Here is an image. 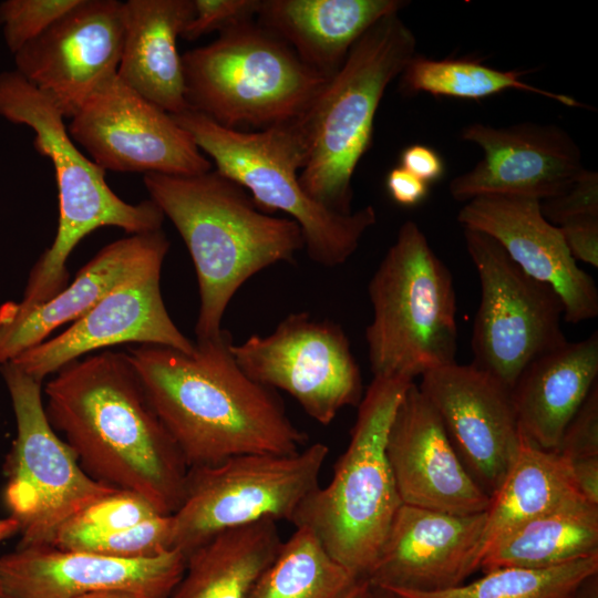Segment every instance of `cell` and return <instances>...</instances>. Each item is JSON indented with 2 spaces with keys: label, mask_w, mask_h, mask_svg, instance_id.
Returning <instances> with one entry per match:
<instances>
[{
  "label": "cell",
  "mask_w": 598,
  "mask_h": 598,
  "mask_svg": "<svg viewBox=\"0 0 598 598\" xmlns=\"http://www.w3.org/2000/svg\"><path fill=\"white\" fill-rule=\"evenodd\" d=\"M404 94L425 92L432 95L480 100L506 90H520L553 99L566 106H582L569 95L555 93L520 80L522 73L501 71L471 59L434 60L414 55L400 74Z\"/></svg>",
  "instance_id": "31"
},
{
  "label": "cell",
  "mask_w": 598,
  "mask_h": 598,
  "mask_svg": "<svg viewBox=\"0 0 598 598\" xmlns=\"http://www.w3.org/2000/svg\"><path fill=\"white\" fill-rule=\"evenodd\" d=\"M143 183L194 262L199 292L196 339L223 329L230 300L252 276L292 262L305 249L295 220L262 212L243 186L216 169L188 176L150 173Z\"/></svg>",
  "instance_id": "3"
},
{
  "label": "cell",
  "mask_w": 598,
  "mask_h": 598,
  "mask_svg": "<svg viewBox=\"0 0 598 598\" xmlns=\"http://www.w3.org/2000/svg\"><path fill=\"white\" fill-rule=\"evenodd\" d=\"M404 0H260L256 21L285 41L309 68L327 79L353 44Z\"/></svg>",
  "instance_id": "26"
},
{
  "label": "cell",
  "mask_w": 598,
  "mask_h": 598,
  "mask_svg": "<svg viewBox=\"0 0 598 598\" xmlns=\"http://www.w3.org/2000/svg\"><path fill=\"white\" fill-rule=\"evenodd\" d=\"M595 554L598 505L584 502L530 519L504 534L483 554L478 569H546Z\"/></svg>",
  "instance_id": "29"
},
{
  "label": "cell",
  "mask_w": 598,
  "mask_h": 598,
  "mask_svg": "<svg viewBox=\"0 0 598 598\" xmlns=\"http://www.w3.org/2000/svg\"><path fill=\"white\" fill-rule=\"evenodd\" d=\"M569 462L598 456V385L591 389L566 426L557 450Z\"/></svg>",
  "instance_id": "38"
},
{
  "label": "cell",
  "mask_w": 598,
  "mask_h": 598,
  "mask_svg": "<svg viewBox=\"0 0 598 598\" xmlns=\"http://www.w3.org/2000/svg\"><path fill=\"white\" fill-rule=\"evenodd\" d=\"M558 228L573 258L597 268L598 217L569 220Z\"/></svg>",
  "instance_id": "39"
},
{
  "label": "cell",
  "mask_w": 598,
  "mask_h": 598,
  "mask_svg": "<svg viewBox=\"0 0 598 598\" xmlns=\"http://www.w3.org/2000/svg\"><path fill=\"white\" fill-rule=\"evenodd\" d=\"M123 2L79 0L14 56L16 71L71 118L93 90L117 72Z\"/></svg>",
  "instance_id": "16"
},
{
  "label": "cell",
  "mask_w": 598,
  "mask_h": 598,
  "mask_svg": "<svg viewBox=\"0 0 598 598\" xmlns=\"http://www.w3.org/2000/svg\"><path fill=\"white\" fill-rule=\"evenodd\" d=\"M370 598H399V597H396L395 595L389 591L378 589V588H372Z\"/></svg>",
  "instance_id": "47"
},
{
  "label": "cell",
  "mask_w": 598,
  "mask_h": 598,
  "mask_svg": "<svg viewBox=\"0 0 598 598\" xmlns=\"http://www.w3.org/2000/svg\"><path fill=\"white\" fill-rule=\"evenodd\" d=\"M240 369L254 381L290 394L315 421L330 424L364 391L359 364L343 328L309 312H292L267 336L233 346Z\"/></svg>",
  "instance_id": "13"
},
{
  "label": "cell",
  "mask_w": 598,
  "mask_h": 598,
  "mask_svg": "<svg viewBox=\"0 0 598 598\" xmlns=\"http://www.w3.org/2000/svg\"><path fill=\"white\" fill-rule=\"evenodd\" d=\"M185 565L177 549L122 559L55 546L17 547L0 556V598H75L106 589L168 598Z\"/></svg>",
  "instance_id": "18"
},
{
  "label": "cell",
  "mask_w": 598,
  "mask_h": 598,
  "mask_svg": "<svg viewBox=\"0 0 598 598\" xmlns=\"http://www.w3.org/2000/svg\"><path fill=\"white\" fill-rule=\"evenodd\" d=\"M44 394L50 424L91 477L137 493L161 514L178 508L189 467L126 352L106 349L66 364Z\"/></svg>",
  "instance_id": "2"
},
{
  "label": "cell",
  "mask_w": 598,
  "mask_h": 598,
  "mask_svg": "<svg viewBox=\"0 0 598 598\" xmlns=\"http://www.w3.org/2000/svg\"><path fill=\"white\" fill-rule=\"evenodd\" d=\"M385 184L392 199L402 206L417 205L429 193V184L401 166L389 172Z\"/></svg>",
  "instance_id": "41"
},
{
  "label": "cell",
  "mask_w": 598,
  "mask_h": 598,
  "mask_svg": "<svg viewBox=\"0 0 598 598\" xmlns=\"http://www.w3.org/2000/svg\"><path fill=\"white\" fill-rule=\"evenodd\" d=\"M485 512L455 515L402 504L365 577L386 591H435L478 570Z\"/></svg>",
  "instance_id": "22"
},
{
  "label": "cell",
  "mask_w": 598,
  "mask_h": 598,
  "mask_svg": "<svg viewBox=\"0 0 598 598\" xmlns=\"http://www.w3.org/2000/svg\"><path fill=\"white\" fill-rule=\"evenodd\" d=\"M18 534V524L10 517L0 518V543Z\"/></svg>",
  "instance_id": "45"
},
{
  "label": "cell",
  "mask_w": 598,
  "mask_h": 598,
  "mask_svg": "<svg viewBox=\"0 0 598 598\" xmlns=\"http://www.w3.org/2000/svg\"><path fill=\"white\" fill-rule=\"evenodd\" d=\"M481 285L472 364L512 389L536 358L563 346L564 306L551 287L525 274L489 236L464 229Z\"/></svg>",
  "instance_id": "12"
},
{
  "label": "cell",
  "mask_w": 598,
  "mask_h": 598,
  "mask_svg": "<svg viewBox=\"0 0 598 598\" xmlns=\"http://www.w3.org/2000/svg\"><path fill=\"white\" fill-rule=\"evenodd\" d=\"M0 116L32 128L33 146L51 159L59 192L56 235L31 268L21 301H11L13 309H31L63 290L71 252L95 229L114 226L128 235L162 229L165 216L158 206L152 199L128 204L120 198L105 171L75 146L53 101L16 70L0 72Z\"/></svg>",
  "instance_id": "4"
},
{
  "label": "cell",
  "mask_w": 598,
  "mask_h": 598,
  "mask_svg": "<svg viewBox=\"0 0 598 598\" xmlns=\"http://www.w3.org/2000/svg\"><path fill=\"white\" fill-rule=\"evenodd\" d=\"M226 329L196 339L190 353L159 344L127 349L146 396L188 467L229 457L301 450L308 435L289 419L278 392L237 364Z\"/></svg>",
  "instance_id": "1"
},
{
  "label": "cell",
  "mask_w": 598,
  "mask_h": 598,
  "mask_svg": "<svg viewBox=\"0 0 598 598\" xmlns=\"http://www.w3.org/2000/svg\"><path fill=\"white\" fill-rule=\"evenodd\" d=\"M460 138L480 146L483 157L451 181L450 194L458 202L493 195L542 202L565 192L585 169L575 140L554 124L472 123Z\"/></svg>",
  "instance_id": "17"
},
{
  "label": "cell",
  "mask_w": 598,
  "mask_h": 598,
  "mask_svg": "<svg viewBox=\"0 0 598 598\" xmlns=\"http://www.w3.org/2000/svg\"><path fill=\"white\" fill-rule=\"evenodd\" d=\"M169 249L163 229L131 234L103 247L74 280L49 301L24 311L0 307V365L40 344L58 327L75 321L116 287L162 270Z\"/></svg>",
  "instance_id": "23"
},
{
  "label": "cell",
  "mask_w": 598,
  "mask_h": 598,
  "mask_svg": "<svg viewBox=\"0 0 598 598\" xmlns=\"http://www.w3.org/2000/svg\"><path fill=\"white\" fill-rule=\"evenodd\" d=\"M159 281L157 270L116 287L63 332L10 362L42 382L66 364L116 344H159L193 352L195 342L169 317Z\"/></svg>",
  "instance_id": "20"
},
{
  "label": "cell",
  "mask_w": 598,
  "mask_h": 598,
  "mask_svg": "<svg viewBox=\"0 0 598 598\" xmlns=\"http://www.w3.org/2000/svg\"><path fill=\"white\" fill-rule=\"evenodd\" d=\"M78 2L79 0H6L0 2V25L9 51L16 54Z\"/></svg>",
  "instance_id": "35"
},
{
  "label": "cell",
  "mask_w": 598,
  "mask_h": 598,
  "mask_svg": "<svg viewBox=\"0 0 598 598\" xmlns=\"http://www.w3.org/2000/svg\"><path fill=\"white\" fill-rule=\"evenodd\" d=\"M412 382L373 377L331 481L312 491L290 522L310 529L330 556L359 579H365L372 568L403 504L385 447L394 412Z\"/></svg>",
  "instance_id": "6"
},
{
  "label": "cell",
  "mask_w": 598,
  "mask_h": 598,
  "mask_svg": "<svg viewBox=\"0 0 598 598\" xmlns=\"http://www.w3.org/2000/svg\"><path fill=\"white\" fill-rule=\"evenodd\" d=\"M172 116L213 159L216 171L243 186L259 209L283 212L300 226L313 262L328 268L343 265L377 223L371 205L340 214L303 190L299 174L306 147L296 120L260 131H237L193 110Z\"/></svg>",
  "instance_id": "7"
},
{
  "label": "cell",
  "mask_w": 598,
  "mask_h": 598,
  "mask_svg": "<svg viewBox=\"0 0 598 598\" xmlns=\"http://www.w3.org/2000/svg\"><path fill=\"white\" fill-rule=\"evenodd\" d=\"M194 11L181 38L195 41L256 20L260 0H193Z\"/></svg>",
  "instance_id": "36"
},
{
  "label": "cell",
  "mask_w": 598,
  "mask_h": 598,
  "mask_svg": "<svg viewBox=\"0 0 598 598\" xmlns=\"http://www.w3.org/2000/svg\"><path fill=\"white\" fill-rule=\"evenodd\" d=\"M401 167L425 182L437 181L444 174V162L433 148L413 144L403 150L400 157Z\"/></svg>",
  "instance_id": "40"
},
{
  "label": "cell",
  "mask_w": 598,
  "mask_h": 598,
  "mask_svg": "<svg viewBox=\"0 0 598 598\" xmlns=\"http://www.w3.org/2000/svg\"><path fill=\"white\" fill-rule=\"evenodd\" d=\"M188 110L237 131L295 121L328 80L256 20L182 55Z\"/></svg>",
  "instance_id": "9"
},
{
  "label": "cell",
  "mask_w": 598,
  "mask_h": 598,
  "mask_svg": "<svg viewBox=\"0 0 598 598\" xmlns=\"http://www.w3.org/2000/svg\"><path fill=\"white\" fill-rule=\"evenodd\" d=\"M540 210L557 227L582 217H598V174L585 168L565 192L542 200Z\"/></svg>",
  "instance_id": "37"
},
{
  "label": "cell",
  "mask_w": 598,
  "mask_h": 598,
  "mask_svg": "<svg viewBox=\"0 0 598 598\" xmlns=\"http://www.w3.org/2000/svg\"><path fill=\"white\" fill-rule=\"evenodd\" d=\"M597 378V331L533 360L511 389L522 435L540 448L557 451Z\"/></svg>",
  "instance_id": "24"
},
{
  "label": "cell",
  "mask_w": 598,
  "mask_h": 598,
  "mask_svg": "<svg viewBox=\"0 0 598 598\" xmlns=\"http://www.w3.org/2000/svg\"><path fill=\"white\" fill-rule=\"evenodd\" d=\"M573 598H598L597 574L587 578L576 590Z\"/></svg>",
  "instance_id": "44"
},
{
  "label": "cell",
  "mask_w": 598,
  "mask_h": 598,
  "mask_svg": "<svg viewBox=\"0 0 598 598\" xmlns=\"http://www.w3.org/2000/svg\"><path fill=\"white\" fill-rule=\"evenodd\" d=\"M596 574L598 554L546 569L498 568L470 584L442 590L389 592L399 598H573L578 587Z\"/></svg>",
  "instance_id": "32"
},
{
  "label": "cell",
  "mask_w": 598,
  "mask_h": 598,
  "mask_svg": "<svg viewBox=\"0 0 598 598\" xmlns=\"http://www.w3.org/2000/svg\"><path fill=\"white\" fill-rule=\"evenodd\" d=\"M68 132L105 172L188 176L213 167L171 114L116 73L87 96L71 117Z\"/></svg>",
  "instance_id": "14"
},
{
  "label": "cell",
  "mask_w": 598,
  "mask_h": 598,
  "mask_svg": "<svg viewBox=\"0 0 598 598\" xmlns=\"http://www.w3.org/2000/svg\"><path fill=\"white\" fill-rule=\"evenodd\" d=\"M464 229L483 233L528 276L551 287L564 306V320L577 324L598 316L595 280L570 255L559 228L540 210V202L509 196H480L457 214Z\"/></svg>",
  "instance_id": "21"
},
{
  "label": "cell",
  "mask_w": 598,
  "mask_h": 598,
  "mask_svg": "<svg viewBox=\"0 0 598 598\" xmlns=\"http://www.w3.org/2000/svg\"><path fill=\"white\" fill-rule=\"evenodd\" d=\"M417 386L439 414L463 465L491 497L523 439L511 389L472 363L456 362L424 373Z\"/></svg>",
  "instance_id": "15"
},
{
  "label": "cell",
  "mask_w": 598,
  "mask_h": 598,
  "mask_svg": "<svg viewBox=\"0 0 598 598\" xmlns=\"http://www.w3.org/2000/svg\"><path fill=\"white\" fill-rule=\"evenodd\" d=\"M17 436L6 457L3 504L18 524V547L52 546L61 527L118 488L91 477L47 416L41 381L12 362L0 365Z\"/></svg>",
  "instance_id": "10"
},
{
  "label": "cell",
  "mask_w": 598,
  "mask_h": 598,
  "mask_svg": "<svg viewBox=\"0 0 598 598\" xmlns=\"http://www.w3.org/2000/svg\"><path fill=\"white\" fill-rule=\"evenodd\" d=\"M193 11V0L123 2L124 39L116 74L171 115L188 110L177 39Z\"/></svg>",
  "instance_id": "25"
},
{
  "label": "cell",
  "mask_w": 598,
  "mask_h": 598,
  "mask_svg": "<svg viewBox=\"0 0 598 598\" xmlns=\"http://www.w3.org/2000/svg\"><path fill=\"white\" fill-rule=\"evenodd\" d=\"M172 515H158L109 532L60 530L52 546L122 559L151 558L172 549Z\"/></svg>",
  "instance_id": "33"
},
{
  "label": "cell",
  "mask_w": 598,
  "mask_h": 598,
  "mask_svg": "<svg viewBox=\"0 0 598 598\" xmlns=\"http://www.w3.org/2000/svg\"><path fill=\"white\" fill-rule=\"evenodd\" d=\"M329 447L316 442L291 454L252 453L189 467L172 514V549L185 557L217 533L261 519L291 522L320 484Z\"/></svg>",
  "instance_id": "11"
},
{
  "label": "cell",
  "mask_w": 598,
  "mask_h": 598,
  "mask_svg": "<svg viewBox=\"0 0 598 598\" xmlns=\"http://www.w3.org/2000/svg\"><path fill=\"white\" fill-rule=\"evenodd\" d=\"M360 580L310 529L296 527L248 598H344Z\"/></svg>",
  "instance_id": "30"
},
{
  "label": "cell",
  "mask_w": 598,
  "mask_h": 598,
  "mask_svg": "<svg viewBox=\"0 0 598 598\" xmlns=\"http://www.w3.org/2000/svg\"><path fill=\"white\" fill-rule=\"evenodd\" d=\"M372 587L365 579H361L344 598H370Z\"/></svg>",
  "instance_id": "46"
},
{
  "label": "cell",
  "mask_w": 598,
  "mask_h": 598,
  "mask_svg": "<svg viewBox=\"0 0 598 598\" xmlns=\"http://www.w3.org/2000/svg\"><path fill=\"white\" fill-rule=\"evenodd\" d=\"M365 329L373 377H415L452 364L457 350L453 277L411 220L399 229L368 286Z\"/></svg>",
  "instance_id": "8"
},
{
  "label": "cell",
  "mask_w": 598,
  "mask_h": 598,
  "mask_svg": "<svg viewBox=\"0 0 598 598\" xmlns=\"http://www.w3.org/2000/svg\"><path fill=\"white\" fill-rule=\"evenodd\" d=\"M415 49L416 38L399 13L382 18L296 120L306 147L299 181L316 203L340 214L353 212L352 177L371 147L378 107Z\"/></svg>",
  "instance_id": "5"
},
{
  "label": "cell",
  "mask_w": 598,
  "mask_h": 598,
  "mask_svg": "<svg viewBox=\"0 0 598 598\" xmlns=\"http://www.w3.org/2000/svg\"><path fill=\"white\" fill-rule=\"evenodd\" d=\"M571 473L579 493L598 505V456L570 462Z\"/></svg>",
  "instance_id": "42"
},
{
  "label": "cell",
  "mask_w": 598,
  "mask_h": 598,
  "mask_svg": "<svg viewBox=\"0 0 598 598\" xmlns=\"http://www.w3.org/2000/svg\"><path fill=\"white\" fill-rule=\"evenodd\" d=\"M385 450L403 504L455 515L487 509L491 497L463 465L439 414L414 382L394 412Z\"/></svg>",
  "instance_id": "19"
},
{
  "label": "cell",
  "mask_w": 598,
  "mask_h": 598,
  "mask_svg": "<svg viewBox=\"0 0 598 598\" xmlns=\"http://www.w3.org/2000/svg\"><path fill=\"white\" fill-rule=\"evenodd\" d=\"M282 542L269 518L221 530L186 556L168 598H248Z\"/></svg>",
  "instance_id": "27"
},
{
  "label": "cell",
  "mask_w": 598,
  "mask_h": 598,
  "mask_svg": "<svg viewBox=\"0 0 598 598\" xmlns=\"http://www.w3.org/2000/svg\"><path fill=\"white\" fill-rule=\"evenodd\" d=\"M584 502L588 501L576 486L570 462L557 451L540 448L523 436L516 458L485 511L478 568L483 554L504 534L530 519Z\"/></svg>",
  "instance_id": "28"
},
{
  "label": "cell",
  "mask_w": 598,
  "mask_h": 598,
  "mask_svg": "<svg viewBox=\"0 0 598 598\" xmlns=\"http://www.w3.org/2000/svg\"><path fill=\"white\" fill-rule=\"evenodd\" d=\"M75 598H147L146 596L127 589H106L87 592Z\"/></svg>",
  "instance_id": "43"
},
{
  "label": "cell",
  "mask_w": 598,
  "mask_h": 598,
  "mask_svg": "<svg viewBox=\"0 0 598 598\" xmlns=\"http://www.w3.org/2000/svg\"><path fill=\"white\" fill-rule=\"evenodd\" d=\"M158 515L164 514L143 496L131 491L116 489L89 505L60 530L109 532L131 527Z\"/></svg>",
  "instance_id": "34"
}]
</instances>
